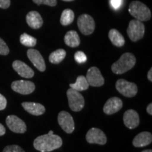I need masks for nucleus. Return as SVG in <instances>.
Listing matches in <instances>:
<instances>
[{
  "instance_id": "obj_1",
  "label": "nucleus",
  "mask_w": 152,
  "mask_h": 152,
  "mask_svg": "<svg viewBox=\"0 0 152 152\" xmlns=\"http://www.w3.org/2000/svg\"><path fill=\"white\" fill-rule=\"evenodd\" d=\"M62 139L54 134H43L34 140V147L40 152H50L58 149L62 146Z\"/></svg>"
},
{
  "instance_id": "obj_2",
  "label": "nucleus",
  "mask_w": 152,
  "mask_h": 152,
  "mask_svg": "<svg viewBox=\"0 0 152 152\" xmlns=\"http://www.w3.org/2000/svg\"><path fill=\"white\" fill-rule=\"evenodd\" d=\"M136 64V58L132 53H125L120 58L113 64L111 70L115 74H123L130 71L134 67Z\"/></svg>"
},
{
  "instance_id": "obj_3",
  "label": "nucleus",
  "mask_w": 152,
  "mask_h": 152,
  "mask_svg": "<svg viewBox=\"0 0 152 152\" xmlns=\"http://www.w3.org/2000/svg\"><path fill=\"white\" fill-rule=\"evenodd\" d=\"M131 16L140 21H147L151 19V13L150 9L140 1H133L130 4L128 9Z\"/></svg>"
},
{
  "instance_id": "obj_4",
  "label": "nucleus",
  "mask_w": 152,
  "mask_h": 152,
  "mask_svg": "<svg viewBox=\"0 0 152 152\" xmlns=\"http://www.w3.org/2000/svg\"><path fill=\"white\" fill-rule=\"evenodd\" d=\"M145 32V27L143 23L140 20H132L130 21L127 28V34L131 41L137 42L143 38Z\"/></svg>"
},
{
  "instance_id": "obj_5",
  "label": "nucleus",
  "mask_w": 152,
  "mask_h": 152,
  "mask_svg": "<svg viewBox=\"0 0 152 152\" xmlns=\"http://www.w3.org/2000/svg\"><path fill=\"white\" fill-rule=\"evenodd\" d=\"M67 97L69 107L72 111L78 112L83 109L85 106V99L78 91L70 88L67 91Z\"/></svg>"
},
{
  "instance_id": "obj_6",
  "label": "nucleus",
  "mask_w": 152,
  "mask_h": 152,
  "mask_svg": "<svg viewBox=\"0 0 152 152\" xmlns=\"http://www.w3.org/2000/svg\"><path fill=\"white\" fill-rule=\"evenodd\" d=\"M115 88L126 97H133L138 92L137 86L134 83H130L124 79H119L115 83Z\"/></svg>"
},
{
  "instance_id": "obj_7",
  "label": "nucleus",
  "mask_w": 152,
  "mask_h": 152,
  "mask_svg": "<svg viewBox=\"0 0 152 152\" xmlns=\"http://www.w3.org/2000/svg\"><path fill=\"white\" fill-rule=\"evenodd\" d=\"M77 26L82 34L90 35L94 31L95 23L90 15L82 14L77 18Z\"/></svg>"
},
{
  "instance_id": "obj_8",
  "label": "nucleus",
  "mask_w": 152,
  "mask_h": 152,
  "mask_svg": "<svg viewBox=\"0 0 152 152\" xmlns=\"http://www.w3.org/2000/svg\"><path fill=\"white\" fill-rule=\"evenodd\" d=\"M58 123L66 133L71 134L75 130V123L72 115L66 111H61L58 115Z\"/></svg>"
},
{
  "instance_id": "obj_9",
  "label": "nucleus",
  "mask_w": 152,
  "mask_h": 152,
  "mask_svg": "<svg viewBox=\"0 0 152 152\" xmlns=\"http://www.w3.org/2000/svg\"><path fill=\"white\" fill-rule=\"evenodd\" d=\"M11 89L19 94L26 95L34 92L35 90V85L31 81L20 80L13 82L11 84Z\"/></svg>"
},
{
  "instance_id": "obj_10",
  "label": "nucleus",
  "mask_w": 152,
  "mask_h": 152,
  "mask_svg": "<svg viewBox=\"0 0 152 152\" xmlns=\"http://www.w3.org/2000/svg\"><path fill=\"white\" fill-rule=\"evenodd\" d=\"M86 140L90 144H97L104 145L107 142L106 134L100 129L92 128L88 131L86 134Z\"/></svg>"
},
{
  "instance_id": "obj_11",
  "label": "nucleus",
  "mask_w": 152,
  "mask_h": 152,
  "mask_svg": "<svg viewBox=\"0 0 152 152\" xmlns=\"http://www.w3.org/2000/svg\"><path fill=\"white\" fill-rule=\"evenodd\" d=\"M86 79L89 85L92 87H101L104 84V78L98 68L91 67L87 71Z\"/></svg>"
},
{
  "instance_id": "obj_12",
  "label": "nucleus",
  "mask_w": 152,
  "mask_h": 152,
  "mask_svg": "<svg viewBox=\"0 0 152 152\" xmlns=\"http://www.w3.org/2000/svg\"><path fill=\"white\" fill-rule=\"evenodd\" d=\"M6 123L8 128L14 132L24 133L27 130V127L24 121L16 115H8L6 119Z\"/></svg>"
},
{
  "instance_id": "obj_13",
  "label": "nucleus",
  "mask_w": 152,
  "mask_h": 152,
  "mask_svg": "<svg viewBox=\"0 0 152 152\" xmlns=\"http://www.w3.org/2000/svg\"><path fill=\"white\" fill-rule=\"evenodd\" d=\"M28 58L33 63L34 66L39 71L44 72L46 70V64L42 56L39 51L34 49H28L27 52Z\"/></svg>"
},
{
  "instance_id": "obj_14",
  "label": "nucleus",
  "mask_w": 152,
  "mask_h": 152,
  "mask_svg": "<svg viewBox=\"0 0 152 152\" xmlns=\"http://www.w3.org/2000/svg\"><path fill=\"white\" fill-rule=\"evenodd\" d=\"M12 66L19 75L25 78H31L35 75L33 70L21 61H14L12 64Z\"/></svg>"
},
{
  "instance_id": "obj_15",
  "label": "nucleus",
  "mask_w": 152,
  "mask_h": 152,
  "mask_svg": "<svg viewBox=\"0 0 152 152\" xmlns=\"http://www.w3.org/2000/svg\"><path fill=\"white\" fill-rule=\"evenodd\" d=\"M123 122L129 129L136 128L140 124V117L137 112L132 109L125 111L123 115Z\"/></svg>"
},
{
  "instance_id": "obj_16",
  "label": "nucleus",
  "mask_w": 152,
  "mask_h": 152,
  "mask_svg": "<svg viewBox=\"0 0 152 152\" xmlns=\"http://www.w3.org/2000/svg\"><path fill=\"white\" fill-rule=\"evenodd\" d=\"M123 107V102L116 96L110 98L104 104L103 111L107 115H111L119 111Z\"/></svg>"
},
{
  "instance_id": "obj_17",
  "label": "nucleus",
  "mask_w": 152,
  "mask_h": 152,
  "mask_svg": "<svg viewBox=\"0 0 152 152\" xmlns=\"http://www.w3.org/2000/svg\"><path fill=\"white\" fill-rule=\"evenodd\" d=\"M26 22L33 29H39L43 25V19L37 11H30L26 16Z\"/></svg>"
},
{
  "instance_id": "obj_18",
  "label": "nucleus",
  "mask_w": 152,
  "mask_h": 152,
  "mask_svg": "<svg viewBox=\"0 0 152 152\" xmlns=\"http://www.w3.org/2000/svg\"><path fill=\"white\" fill-rule=\"evenodd\" d=\"M152 135L149 132H142L138 134L132 141V144L135 147H144L151 143Z\"/></svg>"
},
{
  "instance_id": "obj_19",
  "label": "nucleus",
  "mask_w": 152,
  "mask_h": 152,
  "mask_svg": "<svg viewBox=\"0 0 152 152\" xmlns=\"http://www.w3.org/2000/svg\"><path fill=\"white\" fill-rule=\"evenodd\" d=\"M22 106L26 111L34 115H41L45 112V106L35 102H23Z\"/></svg>"
},
{
  "instance_id": "obj_20",
  "label": "nucleus",
  "mask_w": 152,
  "mask_h": 152,
  "mask_svg": "<svg viewBox=\"0 0 152 152\" xmlns=\"http://www.w3.org/2000/svg\"><path fill=\"white\" fill-rule=\"evenodd\" d=\"M64 42L68 47H77L80 44V39L77 32L75 30H70L67 32L64 37Z\"/></svg>"
},
{
  "instance_id": "obj_21",
  "label": "nucleus",
  "mask_w": 152,
  "mask_h": 152,
  "mask_svg": "<svg viewBox=\"0 0 152 152\" xmlns=\"http://www.w3.org/2000/svg\"><path fill=\"white\" fill-rule=\"evenodd\" d=\"M109 38L110 40L115 47H123L125 45V38L121 35L118 30L115 29L110 30L109 33Z\"/></svg>"
},
{
  "instance_id": "obj_22",
  "label": "nucleus",
  "mask_w": 152,
  "mask_h": 152,
  "mask_svg": "<svg viewBox=\"0 0 152 152\" xmlns=\"http://www.w3.org/2000/svg\"><path fill=\"white\" fill-rule=\"evenodd\" d=\"M70 88L73 89L77 91H85L89 88L90 85L88 84L86 77L83 75H80L76 79V82L75 83H71L70 84Z\"/></svg>"
},
{
  "instance_id": "obj_23",
  "label": "nucleus",
  "mask_w": 152,
  "mask_h": 152,
  "mask_svg": "<svg viewBox=\"0 0 152 152\" xmlns=\"http://www.w3.org/2000/svg\"><path fill=\"white\" fill-rule=\"evenodd\" d=\"M66 56V51L63 49H59L51 53L49 56V60L52 64H58L65 58Z\"/></svg>"
},
{
  "instance_id": "obj_24",
  "label": "nucleus",
  "mask_w": 152,
  "mask_h": 152,
  "mask_svg": "<svg viewBox=\"0 0 152 152\" xmlns=\"http://www.w3.org/2000/svg\"><path fill=\"white\" fill-rule=\"evenodd\" d=\"M75 18V14L71 9H66L63 11L61 16L60 23L63 26H68L73 22Z\"/></svg>"
},
{
  "instance_id": "obj_25",
  "label": "nucleus",
  "mask_w": 152,
  "mask_h": 152,
  "mask_svg": "<svg viewBox=\"0 0 152 152\" xmlns=\"http://www.w3.org/2000/svg\"><path fill=\"white\" fill-rule=\"evenodd\" d=\"M20 42L24 46L33 47H35L37 44V39L27 33H23L20 35Z\"/></svg>"
},
{
  "instance_id": "obj_26",
  "label": "nucleus",
  "mask_w": 152,
  "mask_h": 152,
  "mask_svg": "<svg viewBox=\"0 0 152 152\" xmlns=\"http://www.w3.org/2000/svg\"><path fill=\"white\" fill-rule=\"evenodd\" d=\"M74 58H75V61L78 63V64H84L87 60L86 55L84 52H81V51L75 52V55H74Z\"/></svg>"
},
{
  "instance_id": "obj_27",
  "label": "nucleus",
  "mask_w": 152,
  "mask_h": 152,
  "mask_svg": "<svg viewBox=\"0 0 152 152\" xmlns=\"http://www.w3.org/2000/svg\"><path fill=\"white\" fill-rule=\"evenodd\" d=\"M33 2L37 5L45 4L49 7H55L56 5V0H33Z\"/></svg>"
},
{
  "instance_id": "obj_28",
  "label": "nucleus",
  "mask_w": 152,
  "mask_h": 152,
  "mask_svg": "<svg viewBox=\"0 0 152 152\" xmlns=\"http://www.w3.org/2000/svg\"><path fill=\"white\" fill-rule=\"evenodd\" d=\"M9 53V47L1 38H0V55L6 56Z\"/></svg>"
},
{
  "instance_id": "obj_29",
  "label": "nucleus",
  "mask_w": 152,
  "mask_h": 152,
  "mask_svg": "<svg viewBox=\"0 0 152 152\" xmlns=\"http://www.w3.org/2000/svg\"><path fill=\"white\" fill-rule=\"evenodd\" d=\"M3 152H25V151L18 145H10L6 147Z\"/></svg>"
},
{
  "instance_id": "obj_30",
  "label": "nucleus",
  "mask_w": 152,
  "mask_h": 152,
  "mask_svg": "<svg viewBox=\"0 0 152 152\" xmlns=\"http://www.w3.org/2000/svg\"><path fill=\"white\" fill-rule=\"evenodd\" d=\"M7 104V101L2 94H0V111L6 109Z\"/></svg>"
},
{
  "instance_id": "obj_31",
  "label": "nucleus",
  "mask_w": 152,
  "mask_h": 152,
  "mask_svg": "<svg viewBox=\"0 0 152 152\" xmlns=\"http://www.w3.org/2000/svg\"><path fill=\"white\" fill-rule=\"evenodd\" d=\"M11 1L10 0H0V8L7 9L10 7Z\"/></svg>"
},
{
  "instance_id": "obj_32",
  "label": "nucleus",
  "mask_w": 152,
  "mask_h": 152,
  "mask_svg": "<svg viewBox=\"0 0 152 152\" xmlns=\"http://www.w3.org/2000/svg\"><path fill=\"white\" fill-rule=\"evenodd\" d=\"M122 0H111V4L113 9H117L121 7Z\"/></svg>"
},
{
  "instance_id": "obj_33",
  "label": "nucleus",
  "mask_w": 152,
  "mask_h": 152,
  "mask_svg": "<svg viewBox=\"0 0 152 152\" xmlns=\"http://www.w3.org/2000/svg\"><path fill=\"white\" fill-rule=\"evenodd\" d=\"M6 132V129L4 128V126L2 124L0 123V136H2L5 134Z\"/></svg>"
},
{
  "instance_id": "obj_34",
  "label": "nucleus",
  "mask_w": 152,
  "mask_h": 152,
  "mask_svg": "<svg viewBox=\"0 0 152 152\" xmlns=\"http://www.w3.org/2000/svg\"><path fill=\"white\" fill-rule=\"evenodd\" d=\"M147 111L149 115H152V104L150 103L147 108Z\"/></svg>"
},
{
  "instance_id": "obj_35",
  "label": "nucleus",
  "mask_w": 152,
  "mask_h": 152,
  "mask_svg": "<svg viewBox=\"0 0 152 152\" xmlns=\"http://www.w3.org/2000/svg\"><path fill=\"white\" fill-rule=\"evenodd\" d=\"M147 78L150 82H152V68H150L149 72H148Z\"/></svg>"
},
{
  "instance_id": "obj_36",
  "label": "nucleus",
  "mask_w": 152,
  "mask_h": 152,
  "mask_svg": "<svg viewBox=\"0 0 152 152\" xmlns=\"http://www.w3.org/2000/svg\"><path fill=\"white\" fill-rule=\"evenodd\" d=\"M142 152H152V150L151 149H146V150H144V151Z\"/></svg>"
},
{
  "instance_id": "obj_37",
  "label": "nucleus",
  "mask_w": 152,
  "mask_h": 152,
  "mask_svg": "<svg viewBox=\"0 0 152 152\" xmlns=\"http://www.w3.org/2000/svg\"><path fill=\"white\" fill-rule=\"evenodd\" d=\"M62 1H73V0H62Z\"/></svg>"
}]
</instances>
